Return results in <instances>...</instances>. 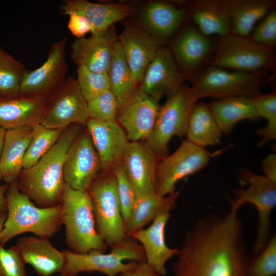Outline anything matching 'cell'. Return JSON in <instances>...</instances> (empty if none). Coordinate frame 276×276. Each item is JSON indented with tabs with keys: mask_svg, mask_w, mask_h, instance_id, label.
Listing matches in <instances>:
<instances>
[{
	"mask_svg": "<svg viewBox=\"0 0 276 276\" xmlns=\"http://www.w3.org/2000/svg\"><path fill=\"white\" fill-rule=\"evenodd\" d=\"M251 99L259 117L267 120L266 125L257 130V135L261 137L258 146L262 147L276 139V93L260 94Z\"/></svg>",
	"mask_w": 276,
	"mask_h": 276,
	"instance_id": "obj_36",
	"label": "cell"
},
{
	"mask_svg": "<svg viewBox=\"0 0 276 276\" xmlns=\"http://www.w3.org/2000/svg\"><path fill=\"white\" fill-rule=\"evenodd\" d=\"M212 44L207 36L193 27L186 29L174 41L171 51L185 76L195 78L205 64Z\"/></svg>",
	"mask_w": 276,
	"mask_h": 276,
	"instance_id": "obj_22",
	"label": "cell"
},
{
	"mask_svg": "<svg viewBox=\"0 0 276 276\" xmlns=\"http://www.w3.org/2000/svg\"><path fill=\"white\" fill-rule=\"evenodd\" d=\"M8 187L7 183L0 185V212H7L6 194Z\"/></svg>",
	"mask_w": 276,
	"mask_h": 276,
	"instance_id": "obj_46",
	"label": "cell"
},
{
	"mask_svg": "<svg viewBox=\"0 0 276 276\" xmlns=\"http://www.w3.org/2000/svg\"><path fill=\"white\" fill-rule=\"evenodd\" d=\"M179 192L162 196L155 192L136 199L128 220L125 225V232L129 238L134 232L143 228L158 216L175 209Z\"/></svg>",
	"mask_w": 276,
	"mask_h": 276,
	"instance_id": "obj_29",
	"label": "cell"
},
{
	"mask_svg": "<svg viewBox=\"0 0 276 276\" xmlns=\"http://www.w3.org/2000/svg\"><path fill=\"white\" fill-rule=\"evenodd\" d=\"M89 118L101 121L117 122L120 108L110 89L87 102Z\"/></svg>",
	"mask_w": 276,
	"mask_h": 276,
	"instance_id": "obj_39",
	"label": "cell"
},
{
	"mask_svg": "<svg viewBox=\"0 0 276 276\" xmlns=\"http://www.w3.org/2000/svg\"><path fill=\"white\" fill-rule=\"evenodd\" d=\"M7 215V212H0V244L1 241V234Z\"/></svg>",
	"mask_w": 276,
	"mask_h": 276,
	"instance_id": "obj_47",
	"label": "cell"
},
{
	"mask_svg": "<svg viewBox=\"0 0 276 276\" xmlns=\"http://www.w3.org/2000/svg\"><path fill=\"white\" fill-rule=\"evenodd\" d=\"M61 204L65 243L71 251L77 254L93 250L104 252L107 245L97 231L88 192L74 189L65 183Z\"/></svg>",
	"mask_w": 276,
	"mask_h": 276,
	"instance_id": "obj_4",
	"label": "cell"
},
{
	"mask_svg": "<svg viewBox=\"0 0 276 276\" xmlns=\"http://www.w3.org/2000/svg\"><path fill=\"white\" fill-rule=\"evenodd\" d=\"M2 181V178L1 174L0 173V185H1V181Z\"/></svg>",
	"mask_w": 276,
	"mask_h": 276,
	"instance_id": "obj_49",
	"label": "cell"
},
{
	"mask_svg": "<svg viewBox=\"0 0 276 276\" xmlns=\"http://www.w3.org/2000/svg\"><path fill=\"white\" fill-rule=\"evenodd\" d=\"M27 71L22 62L0 47V97L19 94L20 83Z\"/></svg>",
	"mask_w": 276,
	"mask_h": 276,
	"instance_id": "obj_35",
	"label": "cell"
},
{
	"mask_svg": "<svg viewBox=\"0 0 276 276\" xmlns=\"http://www.w3.org/2000/svg\"><path fill=\"white\" fill-rule=\"evenodd\" d=\"M222 134L208 104L196 103L190 114L186 140L195 145L205 148L219 144Z\"/></svg>",
	"mask_w": 276,
	"mask_h": 276,
	"instance_id": "obj_32",
	"label": "cell"
},
{
	"mask_svg": "<svg viewBox=\"0 0 276 276\" xmlns=\"http://www.w3.org/2000/svg\"><path fill=\"white\" fill-rule=\"evenodd\" d=\"M210 157V153L205 148L183 140L174 153L158 162L155 192L162 196L174 193L176 192V183L204 168L209 163Z\"/></svg>",
	"mask_w": 276,
	"mask_h": 276,
	"instance_id": "obj_11",
	"label": "cell"
},
{
	"mask_svg": "<svg viewBox=\"0 0 276 276\" xmlns=\"http://www.w3.org/2000/svg\"><path fill=\"white\" fill-rule=\"evenodd\" d=\"M243 226L237 213L210 214L186 232L173 276H247Z\"/></svg>",
	"mask_w": 276,
	"mask_h": 276,
	"instance_id": "obj_1",
	"label": "cell"
},
{
	"mask_svg": "<svg viewBox=\"0 0 276 276\" xmlns=\"http://www.w3.org/2000/svg\"><path fill=\"white\" fill-rule=\"evenodd\" d=\"M188 14L172 4L155 1L144 8L141 20L145 30L162 43L175 32Z\"/></svg>",
	"mask_w": 276,
	"mask_h": 276,
	"instance_id": "obj_27",
	"label": "cell"
},
{
	"mask_svg": "<svg viewBox=\"0 0 276 276\" xmlns=\"http://www.w3.org/2000/svg\"><path fill=\"white\" fill-rule=\"evenodd\" d=\"M67 38L64 37L51 46L45 61L38 68L26 72L21 82L19 93L46 97L66 79L68 64L66 61Z\"/></svg>",
	"mask_w": 276,
	"mask_h": 276,
	"instance_id": "obj_13",
	"label": "cell"
},
{
	"mask_svg": "<svg viewBox=\"0 0 276 276\" xmlns=\"http://www.w3.org/2000/svg\"><path fill=\"white\" fill-rule=\"evenodd\" d=\"M189 8L188 14L204 36L223 37L231 34V18L225 0H196Z\"/></svg>",
	"mask_w": 276,
	"mask_h": 276,
	"instance_id": "obj_28",
	"label": "cell"
},
{
	"mask_svg": "<svg viewBox=\"0 0 276 276\" xmlns=\"http://www.w3.org/2000/svg\"><path fill=\"white\" fill-rule=\"evenodd\" d=\"M159 159L146 142H129L121 163L135 192L136 199L155 192Z\"/></svg>",
	"mask_w": 276,
	"mask_h": 276,
	"instance_id": "obj_17",
	"label": "cell"
},
{
	"mask_svg": "<svg viewBox=\"0 0 276 276\" xmlns=\"http://www.w3.org/2000/svg\"><path fill=\"white\" fill-rule=\"evenodd\" d=\"M6 130L0 127V157L3 147Z\"/></svg>",
	"mask_w": 276,
	"mask_h": 276,
	"instance_id": "obj_48",
	"label": "cell"
},
{
	"mask_svg": "<svg viewBox=\"0 0 276 276\" xmlns=\"http://www.w3.org/2000/svg\"><path fill=\"white\" fill-rule=\"evenodd\" d=\"M32 136L22 164L23 169L35 164L55 145L62 133L63 129L47 128L40 123L32 125Z\"/></svg>",
	"mask_w": 276,
	"mask_h": 276,
	"instance_id": "obj_34",
	"label": "cell"
},
{
	"mask_svg": "<svg viewBox=\"0 0 276 276\" xmlns=\"http://www.w3.org/2000/svg\"><path fill=\"white\" fill-rule=\"evenodd\" d=\"M185 76L177 67L171 50L160 47L144 75L139 89L159 101L174 95L183 85Z\"/></svg>",
	"mask_w": 276,
	"mask_h": 276,
	"instance_id": "obj_15",
	"label": "cell"
},
{
	"mask_svg": "<svg viewBox=\"0 0 276 276\" xmlns=\"http://www.w3.org/2000/svg\"><path fill=\"white\" fill-rule=\"evenodd\" d=\"M107 73L110 89L117 98L120 107L134 93L139 84L128 65L118 41L116 43Z\"/></svg>",
	"mask_w": 276,
	"mask_h": 276,
	"instance_id": "obj_33",
	"label": "cell"
},
{
	"mask_svg": "<svg viewBox=\"0 0 276 276\" xmlns=\"http://www.w3.org/2000/svg\"><path fill=\"white\" fill-rule=\"evenodd\" d=\"M25 264L15 246L0 244V276H27Z\"/></svg>",
	"mask_w": 276,
	"mask_h": 276,
	"instance_id": "obj_41",
	"label": "cell"
},
{
	"mask_svg": "<svg viewBox=\"0 0 276 276\" xmlns=\"http://www.w3.org/2000/svg\"><path fill=\"white\" fill-rule=\"evenodd\" d=\"M210 66L244 72L274 70L275 59L268 48L233 34L221 37Z\"/></svg>",
	"mask_w": 276,
	"mask_h": 276,
	"instance_id": "obj_10",
	"label": "cell"
},
{
	"mask_svg": "<svg viewBox=\"0 0 276 276\" xmlns=\"http://www.w3.org/2000/svg\"><path fill=\"white\" fill-rule=\"evenodd\" d=\"M118 41L136 82L140 84L161 43L145 29L131 25L124 29Z\"/></svg>",
	"mask_w": 276,
	"mask_h": 276,
	"instance_id": "obj_19",
	"label": "cell"
},
{
	"mask_svg": "<svg viewBox=\"0 0 276 276\" xmlns=\"http://www.w3.org/2000/svg\"><path fill=\"white\" fill-rule=\"evenodd\" d=\"M119 276H162L158 274L146 261H136L130 270L121 273Z\"/></svg>",
	"mask_w": 276,
	"mask_h": 276,
	"instance_id": "obj_44",
	"label": "cell"
},
{
	"mask_svg": "<svg viewBox=\"0 0 276 276\" xmlns=\"http://www.w3.org/2000/svg\"><path fill=\"white\" fill-rule=\"evenodd\" d=\"M15 246L25 263L30 265L40 276L60 274L64 269L65 254L55 248L48 237H22Z\"/></svg>",
	"mask_w": 276,
	"mask_h": 276,
	"instance_id": "obj_21",
	"label": "cell"
},
{
	"mask_svg": "<svg viewBox=\"0 0 276 276\" xmlns=\"http://www.w3.org/2000/svg\"><path fill=\"white\" fill-rule=\"evenodd\" d=\"M45 103L40 123L47 128L63 129L71 124H84L89 119L87 101L76 79L66 77Z\"/></svg>",
	"mask_w": 276,
	"mask_h": 276,
	"instance_id": "obj_12",
	"label": "cell"
},
{
	"mask_svg": "<svg viewBox=\"0 0 276 276\" xmlns=\"http://www.w3.org/2000/svg\"><path fill=\"white\" fill-rule=\"evenodd\" d=\"M87 130L99 155L101 168L110 170L121 162L129 142L124 129L118 122L101 121L89 118Z\"/></svg>",
	"mask_w": 276,
	"mask_h": 276,
	"instance_id": "obj_20",
	"label": "cell"
},
{
	"mask_svg": "<svg viewBox=\"0 0 276 276\" xmlns=\"http://www.w3.org/2000/svg\"><path fill=\"white\" fill-rule=\"evenodd\" d=\"M6 197L7 215L1 234V244L26 233L50 238L60 231L62 225L61 203L49 208L36 205L20 191L17 181L8 184Z\"/></svg>",
	"mask_w": 276,
	"mask_h": 276,
	"instance_id": "obj_3",
	"label": "cell"
},
{
	"mask_svg": "<svg viewBox=\"0 0 276 276\" xmlns=\"http://www.w3.org/2000/svg\"><path fill=\"white\" fill-rule=\"evenodd\" d=\"M159 101L139 87L120 107L117 122L126 133L129 142L145 141L151 134L156 120Z\"/></svg>",
	"mask_w": 276,
	"mask_h": 276,
	"instance_id": "obj_16",
	"label": "cell"
},
{
	"mask_svg": "<svg viewBox=\"0 0 276 276\" xmlns=\"http://www.w3.org/2000/svg\"><path fill=\"white\" fill-rule=\"evenodd\" d=\"M111 248L108 254L97 250L86 254L63 250L66 263L60 276H76L82 272L95 271L116 276L131 269L136 261H146L143 247L131 238H126Z\"/></svg>",
	"mask_w": 276,
	"mask_h": 276,
	"instance_id": "obj_5",
	"label": "cell"
},
{
	"mask_svg": "<svg viewBox=\"0 0 276 276\" xmlns=\"http://www.w3.org/2000/svg\"><path fill=\"white\" fill-rule=\"evenodd\" d=\"M59 10L63 14L73 11L84 16L91 25V33L105 31L135 11L130 4L96 3L86 0H64Z\"/></svg>",
	"mask_w": 276,
	"mask_h": 276,
	"instance_id": "obj_25",
	"label": "cell"
},
{
	"mask_svg": "<svg viewBox=\"0 0 276 276\" xmlns=\"http://www.w3.org/2000/svg\"><path fill=\"white\" fill-rule=\"evenodd\" d=\"M262 169L264 176L276 184V155L275 153L268 154L262 160Z\"/></svg>",
	"mask_w": 276,
	"mask_h": 276,
	"instance_id": "obj_45",
	"label": "cell"
},
{
	"mask_svg": "<svg viewBox=\"0 0 276 276\" xmlns=\"http://www.w3.org/2000/svg\"><path fill=\"white\" fill-rule=\"evenodd\" d=\"M113 171L116 178L121 214L125 225L136 200L135 194L121 162L113 168Z\"/></svg>",
	"mask_w": 276,
	"mask_h": 276,
	"instance_id": "obj_40",
	"label": "cell"
},
{
	"mask_svg": "<svg viewBox=\"0 0 276 276\" xmlns=\"http://www.w3.org/2000/svg\"><path fill=\"white\" fill-rule=\"evenodd\" d=\"M266 71L244 72L210 66L194 79L192 86L198 100L235 97L252 98L260 94Z\"/></svg>",
	"mask_w": 276,
	"mask_h": 276,
	"instance_id": "obj_9",
	"label": "cell"
},
{
	"mask_svg": "<svg viewBox=\"0 0 276 276\" xmlns=\"http://www.w3.org/2000/svg\"><path fill=\"white\" fill-rule=\"evenodd\" d=\"M170 217V213L162 214L148 227L133 233L129 237L141 243L146 262L162 276L166 274V262L178 251V248H169L166 243L165 227Z\"/></svg>",
	"mask_w": 276,
	"mask_h": 276,
	"instance_id": "obj_23",
	"label": "cell"
},
{
	"mask_svg": "<svg viewBox=\"0 0 276 276\" xmlns=\"http://www.w3.org/2000/svg\"><path fill=\"white\" fill-rule=\"evenodd\" d=\"M276 274V236L270 238L264 249L250 258L247 276H274Z\"/></svg>",
	"mask_w": 276,
	"mask_h": 276,
	"instance_id": "obj_38",
	"label": "cell"
},
{
	"mask_svg": "<svg viewBox=\"0 0 276 276\" xmlns=\"http://www.w3.org/2000/svg\"><path fill=\"white\" fill-rule=\"evenodd\" d=\"M118 36L113 28L91 33L90 36L78 38L71 44V58L77 66L90 71L108 73Z\"/></svg>",
	"mask_w": 276,
	"mask_h": 276,
	"instance_id": "obj_18",
	"label": "cell"
},
{
	"mask_svg": "<svg viewBox=\"0 0 276 276\" xmlns=\"http://www.w3.org/2000/svg\"><path fill=\"white\" fill-rule=\"evenodd\" d=\"M239 179L246 188L234 191V199L227 198L231 206V212L236 213L245 203L252 204L258 213L257 235L252 250V256L259 254L271 237V213L276 205V184L264 175L256 174L249 170H242Z\"/></svg>",
	"mask_w": 276,
	"mask_h": 276,
	"instance_id": "obj_6",
	"label": "cell"
},
{
	"mask_svg": "<svg viewBox=\"0 0 276 276\" xmlns=\"http://www.w3.org/2000/svg\"><path fill=\"white\" fill-rule=\"evenodd\" d=\"M101 168V163L87 130L80 133L66 153L63 167L65 183L87 191Z\"/></svg>",
	"mask_w": 276,
	"mask_h": 276,
	"instance_id": "obj_14",
	"label": "cell"
},
{
	"mask_svg": "<svg viewBox=\"0 0 276 276\" xmlns=\"http://www.w3.org/2000/svg\"><path fill=\"white\" fill-rule=\"evenodd\" d=\"M198 99L192 87L183 85L159 106L153 130L145 142L162 159L169 155L168 143L174 135H186L191 111Z\"/></svg>",
	"mask_w": 276,
	"mask_h": 276,
	"instance_id": "obj_7",
	"label": "cell"
},
{
	"mask_svg": "<svg viewBox=\"0 0 276 276\" xmlns=\"http://www.w3.org/2000/svg\"><path fill=\"white\" fill-rule=\"evenodd\" d=\"M231 18V34L246 37L255 24L275 5L273 0H225Z\"/></svg>",
	"mask_w": 276,
	"mask_h": 276,
	"instance_id": "obj_31",
	"label": "cell"
},
{
	"mask_svg": "<svg viewBox=\"0 0 276 276\" xmlns=\"http://www.w3.org/2000/svg\"><path fill=\"white\" fill-rule=\"evenodd\" d=\"M77 75V82L87 102L110 89L107 73L93 72L84 66H79Z\"/></svg>",
	"mask_w": 276,
	"mask_h": 276,
	"instance_id": "obj_37",
	"label": "cell"
},
{
	"mask_svg": "<svg viewBox=\"0 0 276 276\" xmlns=\"http://www.w3.org/2000/svg\"><path fill=\"white\" fill-rule=\"evenodd\" d=\"M222 133L229 134L236 124L243 120L256 121L260 118L251 98L231 97L208 104Z\"/></svg>",
	"mask_w": 276,
	"mask_h": 276,
	"instance_id": "obj_30",
	"label": "cell"
},
{
	"mask_svg": "<svg viewBox=\"0 0 276 276\" xmlns=\"http://www.w3.org/2000/svg\"><path fill=\"white\" fill-rule=\"evenodd\" d=\"M251 40L271 49L276 41V11H271L253 31Z\"/></svg>",
	"mask_w": 276,
	"mask_h": 276,
	"instance_id": "obj_42",
	"label": "cell"
},
{
	"mask_svg": "<svg viewBox=\"0 0 276 276\" xmlns=\"http://www.w3.org/2000/svg\"><path fill=\"white\" fill-rule=\"evenodd\" d=\"M81 133L74 125L63 132L55 145L35 164L24 169L18 177L20 191L42 208L61 203L65 185L63 167L68 150Z\"/></svg>",
	"mask_w": 276,
	"mask_h": 276,
	"instance_id": "obj_2",
	"label": "cell"
},
{
	"mask_svg": "<svg viewBox=\"0 0 276 276\" xmlns=\"http://www.w3.org/2000/svg\"><path fill=\"white\" fill-rule=\"evenodd\" d=\"M64 14L68 15L67 28L77 39L83 38L87 33L91 32V25L84 16L73 11L67 12Z\"/></svg>",
	"mask_w": 276,
	"mask_h": 276,
	"instance_id": "obj_43",
	"label": "cell"
},
{
	"mask_svg": "<svg viewBox=\"0 0 276 276\" xmlns=\"http://www.w3.org/2000/svg\"><path fill=\"white\" fill-rule=\"evenodd\" d=\"M46 97L19 94L0 97V127L6 130L40 123Z\"/></svg>",
	"mask_w": 276,
	"mask_h": 276,
	"instance_id": "obj_24",
	"label": "cell"
},
{
	"mask_svg": "<svg viewBox=\"0 0 276 276\" xmlns=\"http://www.w3.org/2000/svg\"><path fill=\"white\" fill-rule=\"evenodd\" d=\"M93 200L97 231L111 247L127 237L113 169L97 175L88 191Z\"/></svg>",
	"mask_w": 276,
	"mask_h": 276,
	"instance_id": "obj_8",
	"label": "cell"
},
{
	"mask_svg": "<svg viewBox=\"0 0 276 276\" xmlns=\"http://www.w3.org/2000/svg\"><path fill=\"white\" fill-rule=\"evenodd\" d=\"M32 136V125L6 130L0 157V173L2 180L6 183L17 181Z\"/></svg>",
	"mask_w": 276,
	"mask_h": 276,
	"instance_id": "obj_26",
	"label": "cell"
}]
</instances>
